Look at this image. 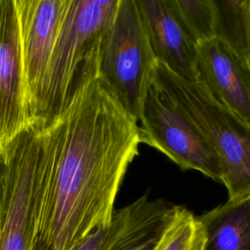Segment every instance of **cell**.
I'll return each instance as SVG.
<instances>
[{
	"label": "cell",
	"instance_id": "6da1fadb",
	"mask_svg": "<svg viewBox=\"0 0 250 250\" xmlns=\"http://www.w3.org/2000/svg\"><path fill=\"white\" fill-rule=\"evenodd\" d=\"M38 130L34 250H72L111 224L140 127L97 74Z\"/></svg>",
	"mask_w": 250,
	"mask_h": 250
},
{
	"label": "cell",
	"instance_id": "7a4b0ae2",
	"mask_svg": "<svg viewBox=\"0 0 250 250\" xmlns=\"http://www.w3.org/2000/svg\"><path fill=\"white\" fill-rule=\"evenodd\" d=\"M120 0H68L44 81L34 127L50 124L99 74L101 49Z\"/></svg>",
	"mask_w": 250,
	"mask_h": 250
},
{
	"label": "cell",
	"instance_id": "3957f363",
	"mask_svg": "<svg viewBox=\"0 0 250 250\" xmlns=\"http://www.w3.org/2000/svg\"><path fill=\"white\" fill-rule=\"evenodd\" d=\"M152 80L188 116L217 152L229 198L250 193V126L217 103L197 82L173 73L157 62Z\"/></svg>",
	"mask_w": 250,
	"mask_h": 250
},
{
	"label": "cell",
	"instance_id": "277c9868",
	"mask_svg": "<svg viewBox=\"0 0 250 250\" xmlns=\"http://www.w3.org/2000/svg\"><path fill=\"white\" fill-rule=\"evenodd\" d=\"M156 63L136 0H120L103 40L99 75L137 122Z\"/></svg>",
	"mask_w": 250,
	"mask_h": 250
},
{
	"label": "cell",
	"instance_id": "5b68a950",
	"mask_svg": "<svg viewBox=\"0 0 250 250\" xmlns=\"http://www.w3.org/2000/svg\"><path fill=\"white\" fill-rule=\"evenodd\" d=\"M139 122L142 143L161 151L182 169L196 170L223 184V165L213 146L153 80Z\"/></svg>",
	"mask_w": 250,
	"mask_h": 250
},
{
	"label": "cell",
	"instance_id": "8992f818",
	"mask_svg": "<svg viewBox=\"0 0 250 250\" xmlns=\"http://www.w3.org/2000/svg\"><path fill=\"white\" fill-rule=\"evenodd\" d=\"M39 130L23 131L6 157L5 191L0 211V250H34L37 234Z\"/></svg>",
	"mask_w": 250,
	"mask_h": 250
},
{
	"label": "cell",
	"instance_id": "52a82bcc",
	"mask_svg": "<svg viewBox=\"0 0 250 250\" xmlns=\"http://www.w3.org/2000/svg\"><path fill=\"white\" fill-rule=\"evenodd\" d=\"M67 2L15 0L24 103L32 127Z\"/></svg>",
	"mask_w": 250,
	"mask_h": 250
},
{
	"label": "cell",
	"instance_id": "ba28073f",
	"mask_svg": "<svg viewBox=\"0 0 250 250\" xmlns=\"http://www.w3.org/2000/svg\"><path fill=\"white\" fill-rule=\"evenodd\" d=\"M22 88L15 0H0V154L31 128Z\"/></svg>",
	"mask_w": 250,
	"mask_h": 250
},
{
	"label": "cell",
	"instance_id": "9c48e42d",
	"mask_svg": "<svg viewBox=\"0 0 250 250\" xmlns=\"http://www.w3.org/2000/svg\"><path fill=\"white\" fill-rule=\"evenodd\" d=\"M195 82L250 126V66L222 39L197 45Z\"/></svg>",
	"mask_w": 250,
	"mask_h": 250
},
{
	"label": "cell",
	"instance_id": "30bf717a",
	"mask_svg": "<svg viewBox=\"0 0 250 250\" xmlns=\"http://www.w3.org/2000/svg\"><path fill=\"white\" fill-rule=\"evenodd\" d=\"M157 62L185 80L196 79V43L169 0H136Z\"/></svg>",
	"mask_w": 250,
	"mask_h": 250
},
{
	"label": "cell",
	"instance_id": "8fae6325",
	"mask_svg": "<svg viewBox=\"0 0 250 250\" xmlns=\"http://www.w3.org/2000/svg\"><path fill=\"white\" fill-rule=\"evenodd\" d=\"M177 205L145 193L115 210L116 231L107 250H155Z\"/></svg>",
	"mask_w": 250,
	"mask_h": 250
},
{
	"label": "cell",
	"instance_id": "7c38bea8",
	"mask_svg": "<svg viewBox=\"0 0 250 250\" xmlns=\"http://www.w3.org/2000/svg\"><path fill=\"white\" fill-rule=\"evenodd\" d=\"M206 235L205 250H250V193L198 216Z\"/></svg>",
	"mask_w": 250,
	"mask_h": 250
},
{
	"label": "cell",
	"instance_id": "4fadbf2b",
	"mask_svg": "<svg viewBox=\"0 0 250 250\" xmlns=\"http://www.w3.org/2000/svg\"><path fill=\"white\" fill-rule=\"evenodd\" d=\"M215 37L225 41L244 61L250 42V0H213Z\"/></svg>",
	"mask_w": 250,
	"mask_h": 250
},
{
	"label": "cell",
	"instance_id": "5bb4252c",
	"mask_svg": "<svg viewBox=\"0 0 250 250\" xmlns=\"http://www.w3.org/2000/svg\"><path fill=\"white\" fill-rule=\"evenodd\" d=\"M204 228L192 212L177 205L155 250H205Z\"/></svg>",
	"mask_w": 250,
	"mask_h": 250
},
{
	"label": "cell",
	"instance_id": "9a60e30c",
	"mask_svg": "<svg viewBox=\"0 0 250 250\" xmlns=\"http://www.w3.org/2000/svg\"><path fill=\"white\" fill-rule=\"evenodd\" d=\"M169 3L196 45L215 37L213 0H169Z\"/></svg>",
	"mask_w": 250,
	"mask_h": 250
},
{
	"label": "cell",
	"instance_id": "2e32d148",
	"mask_svg": "<svg viewBox=\"0 0 250 250\" xmlns=\"http://www.w3.org/2000/svg\"><path fill=\"white\" fill-rule=\"evenodd\" d=\"M5 182H6V162L4 157L0 154V211L2 207L4 191H5Z\"/></svg>",
	"mask_w": 250,
	"mask_h": 250
},
{
	"label": "cell",
	"instance_id": "e0dca14e",
	"mask_svg": "<svg viewBox=\"0 0 250 250\" xmlns=\"http://www.w3.org/2000/svg\"><path fill=\"white\" fill-rule=\"evenodd\" d=\"M247 61H248V64L250 66V42H249V50H248V59H247Z\"/></svg>",
	"mask_w": 250,
	"mask_h": 250
}]
</instances>
